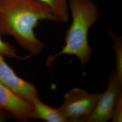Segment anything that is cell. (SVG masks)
<instances>
[{"label": "cell", "instance_id": "cell-9", "mask_svg": "<svg viewBox=\"0 0 122 122\" xmlns=\"http://www.w3.org/2000/svg\"><path fill=\"white\" fill-rule=\"evenodd\" d=\"M108 34L113 42V48L115 58V72L118 78L122 81V36L117 35L111 30Z\"/></svg>", "mask_w": 122, "mask_h": 122}, {"label": "cell", "instance_id": "cell-3", "mask_svg": "<svg viewBox=\"0 0 122 122\" xmlns=\"http://www.w3.org/2000/svg\"><path fill=\"white\" fill-rule=\"evenodd\" d=\"M100 94H90L80 88H73L64 96V101L59 108L69 122L85 121L94 109Z\"/></svg>", "mask_w": 122, "mask_h": 122}, {"label": "cell", "instance_id": "cell-13", "mask_svg": "<svg viewBox=\"0 0 122 122\" xmlns=\"http://www.w3.org/2000/svg\"></svg>", "mask_w": 122, "mask_h": 122}, {"label": "cell", "instance_id": "cell-8", "mask_svg": "<svg viewBox=\"0 0 122 122\" xmlns=\"http://www.w3.org/2000/svg\"><path fill=\"white\" fill-rule=\"evenodd\" d=\"M47 5L52 11L58 22L65 23L68 21L70 13L68 0H36Z\"/></svg>", "mask_w": 122, "mask_h": 122}, {"label": "cell", "instance_id": "cell-1", "mask_svg": "<svg viewBox=\"0 0 122 122\" xmlns=\"http://www.w3.org/2000/svg\"><path fill=\"white\" fill-rule=\"evenodd\" d=\"M42 20L58 22L47 5L36 0H0V34L13 37L30 56L45 47L34 32Z\"/></svg>", "mask_w": 122, "mask_h": 122}, {"label": "cell", "instance_id": "cell-11", "mask_svg": "<svg viewBox=\"0 0 122 122\" xmlns=\"http://www.w3.org/2000/svg\"><path fill=\"white\" fill-rule=\"evenodd\" d=\"M112 122H121L122 120V92H120L117 97L113 107L111 119Z\"/></svg>", "mask_w": 122, "mask_h": 122}, {"label": "cell", "instance_id": "cell-2", "mask_svg": "<svg viewBox=\"0 0 122 122\" xmlns=\"http://www.w3.org/2000/svg\"><path fill=\"white\" fill-rule=\"evenodd\" d=\"M68 3L72 20L66 31L65 45L59 52L48 56L46 60L48 67L56 58L63 54L77 57L83 66L90 60L92 51L88 33L99 19V9L93 0H68Z\"/></svg>", "mask_w": 122, "mask_h": 122}, {"label": "cell", "instance_id": "cell-6", "mask_svg": "<svg viewBox=\"0 0 122 122\" xmlns=\"http://www.w3.org/2000/svg\"><path fill=\"white\" fill-rule=\"evenodd\" d=\"M32 105L16 96L0 82V111L22 122L29 120Z\"/></svg>", "mask_w": 122, "mask_h": 122}, {"label": "cell", "instance_id": "cell-12", "mask_svg": "<svg viewBox=\"0 0 122 122\" xmlns=\"http://www.w3.org/2000/svg\"><path fill=\"white\" fill-rule=\"evenodd\" d=\"M7 113L0 111V122H3L5 119V115H6Z\"/></svg>", "mask_w": 122, "mask_h": 122}, {"label": "cell", "instance_id": "cell-5", "mask_svg": "<svg viewBox=\"0 0 122 122\" xmlns=\"http://www.w3.org/2000/svg\"><path fill=\"white\" fill-rule=\"evenodd\" d=\"M0 82L22 100L32 103L39 97L38 89L32 83L19 77L0 54Z\"/></svg>", "mask_w": 122, "mask_h": 122}, {"label": "cell", "instance_id": "cell-4", "mask_svg": "<svg viewBox=\"0 0 122 122\" xmlns=\"http://www.w3.org/2000/svg\"><path fill=\"white\" fill-rule=\"evenodd\" d=\"M122 81L118 78L115 71L111 74L108 86L100 97L91 113L85 121L105 122L111 119L118 94L122 92Z\"/></svg>", "mask_w": 122, "mask_h": 122}, {"label": "cell", "instance_id": "cell-10", "mask_svg": "<svg viewBox=\"0 0 122 122\" xmlns=\"http://www.w3.org/2000/svg\"><path fill=\"white\" fill-rule=\"evenodd\" d=\"M17 50L8 42L4 41L1 39L0 34V54L4 56L10 58H16L18 59H26L30 57V56L27 57H21L18 55Z\"/></svg>", "mask_w": 122, "mask_h": 122}, {"label": "cell", "instance_id": "cell-7", "mask_svg": "<svg viewBox=\"0 0 122 122\" xmlns=\"http://www.w3.org/2000/svg\"><path fill=\"white\" fill-rule=\"evenodd\" d=\"M32 110L30 118L42 119L48 122H67L66 118L59 109L53 108L41 101L39 97L32 102Z\"/></svg>", "mask_w": 122, "mask_h": 122}]
</instances>
